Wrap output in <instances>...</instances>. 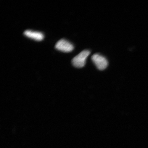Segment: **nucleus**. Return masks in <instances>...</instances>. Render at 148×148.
<instances>
[{
	"instance_id": "obj_2",
	"label": "nucleus",
	"mask_w": 148,
	"mask_h": 148,
	"mask_svg": "<svg viewBox=\"0 0 148 148\" xmlns=\"http://www.w3.org/2000/svg\"><path fill=\"white\" fill-rule=\"evenodd\" d=\"M92 60L97 69L101 71L106 69L108 65V62L107 59L98 53L92 55Z\"/></svg>"
},
{
	"instance_id": "obj_3",
	"label": "nucleus",
	"mask_w": 148,
	"mask_h": 148,
	"mask_svg": "<svg viewBox=\"0 0 148 148\" xmlns=\"http://www.w3.org/2000/svg\"><path fill=\"white\" fill-rule=\"evenodd\" d=\"M55 48L57 50L64 52H70L73 50L74 46L67 40L61 39L56 43Z\"/></svg>"
},
{
	"instance_id": "obj_4",
	"label": "nucleus",
	"mask_w": 148,
	"mask_h": 148,
	"mask_svg": "<svg viewBox=\"0 0 148 148\" xmlns=\"http://www.w3.org/2000/svg\"><path fill=\"white\" fill-rule=\"evenodd\" d=\"M24 34L26 37L38 41L42 40L44 38V35L40 32L26 30L24 32Z\"/></svg>"
},
{
	"instance_id": "obj_1",
	"label": "nucleus",
	"mask_w": 148,
	"mask_h": 148,
	"mask_svg": "<svg viewBox=\"0 0 148 148\" xmlns=\"http://www.w3.org/2000/svg\"><path fill=\"white\" fill-rule=\"evenodd\" d=\"M90 53V52L89 50L83 51L73 58L72 60L73 65L77 68L83 67L85 65L86 61Z\"/></svg>"
}]
</instances>
